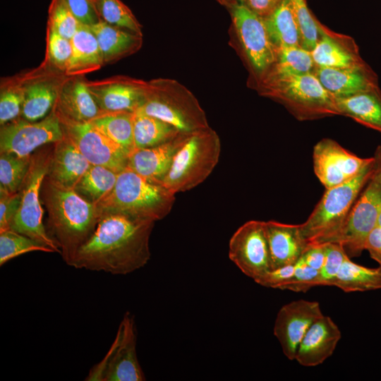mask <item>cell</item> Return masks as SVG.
<instances>
[{
  "instance_id": "c3c4849f",
  "label": "cell",
  "mask_w": 381,
  "mask_h": 381,
  "mask_svg": "<svg viewBox=\"0 0 381 381\" xmlns=\"http://www.w3.org/2000/svg\"><path fill=\"white\" fill-rule=\"evenodd\" d=\"M283 0H243V4L253 12L262 18L272 13Z\"/></svg>"
},
{
  "instance_id": "ee69618b",
  "label": "cell",
  "mask_w": 381,
  "mask_h": 381,
  "mask_svg": "<svg viewBox=\"0 0 381 381\" xmlns=\"http://www.w3.org/2000/svg\"><path fill=\"white\" fill-rule=\"evenodd\" d=\"M70 11L80 25L90 27L101 20L95 3L91 0H65Z\"/></svg>"
},
{
  "instance_id": "1f68e13d",
  "label": "cell",
  "mask_w": 381,
  "mask_h": 381,
  "mask_svg": "<svg viewBox=\"0 0 381 381\" xmlns=\"http://www.w3.org/2000/svg\"><path fill=\"white\" fill-rule=\"evenodd\" d=\"M133 112H106L92 120L97 129L114 142L121 146L129 154L134 150Z\"/></svg>"
},
{
  "instance_id": "11a10c76",
  "label": "cell",
  "mask_w": 381,
  "mask_h": 381,
  "mask_svg": "<svg viewBox=\"0 0 381 381\" xmlns=\"http://www.w3.org/2000/svg\"></svg>"
},
{
  "instance_id": "603a6c76",
  "label": "cell",
  "mask_w": 381,
  "mask_h": 381,
  "mask_svg": "<svg viewBox=\"0 0 381 381\" xmlns=\"http://www.w3.org/2000/svg\"><path fill=\"white\" fill-rule=\"evenodd\" d=\"M265 226L272 270L294 265L307 248L299 224L268 221L265 222Z\"/></svg>"
},
{
  "instance_id": "7bdbcfd3",
  "label": "cell",
  "mask_w": 381,
  "mask_h": 381,
  "mask_svg": "<svg viewBox=\"0 0 381 381\" xmlns=\"http://www.w3.org/2000/svg\"><path fill=\"white\" fill-rule=\"evenodd\" d=\"M320 271L307 265L301 258L294 265V272L282 290L306 292L318 286Z\"/></svg>"
},
{
  "instance_id": "836d02e7",
  "label": "cell",
  "mask_w": 381,
  "mask_h": 381,
  "mask_svg": "<svg viewBox=\"0 0 381 381\" xmlns=\"http://www.w3.org/2000/svg\"><path fill=\"white\" fill-rule=\"evenodd\" d=\"M32 155L20 157L13 153L1 152L0 193L13 194L20 191L29 173Z\"/></svg>"
},
{
  "instance_id": "cb8c5ba5",
  "label": "cell",
  "mask_w": 381,
  "mask_h": 381,
  "mask_svg": "<svg viewBox=\"0 0 381 381\" xmlns=\"http://www.w3.org/2000/svg\"><path fill=\"white\" fill-rule=\"evenodd\" d=\"M54 145L47 177L59 186L74 188L92 164L65 134Z\"/></svg>"
},
{
  "instance_id": "f5cc1de1",
  "label": "cell",
  "mask_w": 381,
  "mask_h": 381,
  "mask_svg": "<svg viewBox=\"0 0 381 381\" xmlns=\"http://www.w3.org/2000/svg\"><path fill=\"white\" fill-rule=\"evenodd\" d=\"M377 226L381 227V209L379 212Z\"/></svg>"
},
{
  "instance_id": "9a60e30c",
  "label": "cell",
  "mask_w": 381,
  "mask_h": 381,
  "mask_svg": "<svg viewBox=\"0 0 381 381\" xmlns=\"http://www.w3.org/2000/svg\"><path fill=\"white\" fill-rule=\"evenodd\" d=\"M315 174L329 188L357 176L373 160V157L362 158L351 152L335 140L323 138L313 147Z\"/></svg>"
},
{
  "instance_id": "f1b7e54d",
  "label": "cell",
  "mask_w": 381,
  "mask_h": 381,
  "mask_svg": "<svg viewBox=\"0 0 381 381\" xmlns=\"http://www.w3.org/2000/svg\"><path fill=\"white\" fill-rule=\"evenodd\" d=\"M270 40L277 49L301 46L300 29L289 0H283L270 16L263 18Z\"/></svg>"
},
{
  "instance_id": "bcb514c9",
  "label": "cell",
  "mask_w": 381,
  "mask_h": 381,
  "mask_svg": "<svg viewBox=\"0 0 381 381\" xmlns=\"http://www.w3.org/2000/svg\"><path fill=\"white\" fill-rule=\"evenodd\" d=\"M294 265L272 270L255 282L265 287L282 289L294 274Z\"/></svg>"
},
{
  "instance_id": "f546056e",
  "label": "cell",
  "mask_w": 381,
  "mask_h": 381,
  "mask_svg": "<svg viewBox=\"0 0 381 381\" xmlns=\"http://www.w3.org/2000/svg\"><path fill=\"white\" fill-rule=\"evenodd\" d=\"M133 130L135 149L161 145L181 133L171 125L138 110L133 112Z\"/></svg>"
},
{
  "instance_id": "b9f144b4",
  "label": "cell",
  "mask_w": 381,
  "mask_h": 381,
  "mask_svg": "<svg viewBox=\"0 0 381 381\" xmlns=\"http://www.w3.org/2000/svg\"><path fill=\"white\" fill-rule=\"evenodd\" d=\"M347 257L340 244L326 243L325 258L319 272L318 286H331Z\"/></svg>"
},
{
  "instance_id": "30bf717a",
  "label": "cell",
  "mask_w": 381,
  "mask_h": 381,
  "mask_svg": "<svg viewBox=\"0 0 381 381\" xmlns=\"http://www.w3.org/2000/svg\"><path fill=\"white\" fill-rule=\"evenodd\" d=\"M85 380H145L136 353L134 317L130 313L124 315L109 350L103 359L91 369Z\"/></svg>"
},
{
  "instance_id": "8fae6325",
  "label": "cell",
  "mask_w": 381,
  "mask_h": 381,
  "mask_svg": "<svg viewBox=\"0 0 381 381\" xmlns=\"http://www.w3.org/2000/svg\"><path fill=\"white\" fill-rule=\"evenodd\" d=\"M380 209L381 184L372 176L341 230L329 243L340 244L349 258L359 256L368 235L377 226Z\"/></svg>"
},
{
  "instance_id": "f35d334b",
  "label": "cell",
  "mask_w": 381,
  "mask_h": 381,
  "mask_svg": "<svg viewBox=\"0 0 381 381\" xmlns=\"http://www.w3.org/2000/svg\"><path fill=\"white\" fill-rule=\"evenodd\" d=\"M72 54L71 40L53 30L47 29V49L43 64L56 71L64 73Z\"/></svg>"
},
{
  "instance_id": "4316f807",
  "label": "cell",
  "mask_w": 381,
  "mask_h": 381,
  "mask_svg": "<svg viewBox=\"0 0 381 381\" xmlns=\"http://www.w3.org/2000/svg\"><path fill=\"white\" fill-rule=\"evenodd\" d=\"M72 54L64 73L66 76H80L104 66L95 35L88 26L80 25L72 39Z\"/></svg>"
},
{
  "instance_id": "f907efd6",
  "label": "cell",
  "mask_w": 381,
  "mask_h": 381,
  "mask_svg": "<svg viewBox=\"0 0 381 381\" xmlns=\"http://www.w3.org/2000/svg\"><path fill=\"white\" fill-rule=\"evenodd\" d=\"M374 176L381 184V145H378L374 153Z\"/></svg>"
},
{
  "instance_id": "7dc6e473",
  "label": "cell",
  "mask_w": 381,
  "mask_h": 381,
  "mask_svg": "<svg viewBox=\"0 0 381 381\" xmlns=\"http://www.w3.org/2000/svg\"><path fill=\"white\" fill-rule=\"evenodd\" d=\"M300 258L307 265L320 271L325 258V243L307 246Z\"/></svg>"
},
{
  "instance_id": "8d00e7d4",
  "label": "cell",
  "mask_w": 381,
  "mask_h": 381,
  "mask_svg": "<svg viewBox=\"0 0 381 381\" xmlns=\"http://www.w3.org/2000/svg\"><path fill=\"white\" fill-rule=\"evenodd\" d=\"M32 251L55 253L45 244L11 229L0 232V266L13 258Z\"/></svg>"
},
{
  "instance_id": "83f0119b",
  "label": "cell",
  "mask_w": 381,
  "mask_h": 381,
  "mask_svg": "<svg viewBox=\"0 0 381 381\" xmlns=\"http://www.w3.org/2000/svg\"><path fill=\"white\" fill-rule=\"evenodd\" d=\"M339 115L348 116L381 133V92L380 88L336 99Z\"/></svg>"
},
{
  "instance_id": "52a82bcc",
  "label": "cell",
  "mask_w": 381,
  "mask_h": 381,
  "mask_svg": "<svg viewBox=\"0 0 381 381\" xmlns=\"http://www.w3.org/2000/svg\"><path fill=\"white\" fill-rule=\"evenodd\" d=\"M147 82L145 99L137 110L171 125L182 133L210 126L198 99L184 85L170 78Z\"/></svg>"
},
{
  "instance_id": "ffe728a7",
  "label": "cell",
  "mask_w": 381,
  "mask_h": 381,
  "mask_svg": "<svg viewBox=\"0 0 381 381\" xmlns=\"http://www.w3.org/2000/svg\"><path fill=\"white\" fill-rule=\"evenodd\" d=\"M341 337L338 326L329 316L316 320L301 341L295 360L303 366L314 367L330 357Z\"/></svg>"
},
{
  "instance_id": "5bb4252c",
  "label": "cell",
  "mask_w": 381,
  "mask_h": 381,
  "mask_svg": "<svg viewBox=\"0 0 381 381\" xmlns=\"http://www.w3.org/2000/svg\"><path fill=\"white\" fill-rule=\"evenodd\" d=\"M61 121L64 134L92 165L120 173L128 165V153L91 122Z\"/></svg>"
},
{
  "instance_id": "6da1fadb",
  "label": "cell",
  "mask_w": 381,
  "mask_h": 381,
  "mask_svg": "<svg viewBox=\"0 0 381 381\" xmlns=\"http://www.w3.org/2000/svg\"><path fill=\"white\" fill-rule=\"evenodd\" d=\"M155 222L121 214L102 215L68 265L116 275L139 270L150 259V238Z\"/></svg>"
},
{
  "instance_id": "8992f818",
  "label": "cell",
  "mask_w": 381,
  "mask_h": 381,
  "mask_svg": "<svg viewBox=\"0 0 381 381\" xmlns=\"http://www.w3.org/2000/svg\"><path fill=\"white\" fill-rule=\"evenodd\" d=\"M220 153L219 137L210 126L184 133L162 184L175 195L193 189L210 175Z\"/></svg>"
},
{
  "instance_id": "3957f363",
  "label": "cell",
  "mask_w": 381,
  "mask_h": 381,
  "mask_svg": "<svg viewBox=\"0 0 381 381\" xmlns=\"http://www.w3.org/2000/svg\"><path fill=\"white\" fill-rule=\"evenodd\" d=\"M175 194L162 183H155L128 167L118 174L113 190L96 205L100 217L121 214L156 222L171 210Z\"/></svg>"
},
{
  "instance_id": "d590c367",
  "label": "cell",
  "mask_w": 381,
  "mask_h": 381,
  "mask_svg": "<svg viewBox=\"0 0 381 381\" xmlns=\"http://www.w3.org/2000/svg\"><path fill=\"white\" fill-rule=\"evenodd\" d=\"M102 21L143 35L142 25L131 9L120 0H95Z\"/></svg>"
},
{
  "instance_id": "ba28073f",
  "label": "cell",
  "mask_w": 381,
  "mask_h": 381,
  "mask_svg": "<svg viewBox=\"0 0 381 381\" xmlns=\"http://www.w3.org/2000/svg\"><path fill=\"white\" fill-rule=\"evenodd\" d=\"M52 152H44L32 155L29 173L21 188L20 207L13 217L10 229L45 244L61 253L56 241L49 236L43 224V209L41 205V188L46 177Z\"/></svg>"
},
{
  "instance_id": "60d3db41",
  "label": "cell",
  "mask_w": 381,
  "mask_h": 381,
  "mask_svg": "<svg viewBox=\"0 0 381 381\" xmlns=\"http://www.w3.org/2000/svg\"><path fill=\"white\" fill-rule=\"evenodd\" d=\"M289 1L300 29L301 47L311 51L320 37V23L309 11L306 0Z\"/></svg>"
},
{
  "instance_id": "4fadbf2b",
  "label": "cell",
  "mask_w": 381,
  "mask_h": 381,
  "mask_svg": "<svg viewBox=\"0 0 381 381\" xmlns=\"http://www.w3.org/2000/svg\"><path fill=\"white\" fill-rule=\"evenodd\" d=\"M229 258L255 282L272 270L265 222L250 220L241 225L230 238Z\"/></svg>"
},
{
  "instance_id": "d4e9b609",
  "label": "cell",
  "mask_w": 381,
  "mask_h": 381,
  "mask_svg": "<svg viewBox=\"0 0 381 381\" xmlns=\"http://www.w3.org/2000/svg\"><path fill=\"white\" fill-rule=\"evenodd\" d=\"M183 134L159 145L135 149L128 155L127 167L149 181L162 183Z\"/></svg>"
},
{
  "instance_id": "ac0fdd59",
  "label": "cell",
  "mask_w": 381,
  "mask_h": 381,
  "mask_svg": "<svg viewBox=\"0 0 381 381\" xmlns=\"http://www.w3.org/2000/svg\"><path fill=\"white\" fill-rule=\"evenodd\" d=\"M66 75L43 64L37 71L20 77L23 103L20 117L36 121L46 117L54 109L61 85Z\"/></svg>"
},
{
  "instance_id": "db71d44e",
  "label": "cell",
  "mask_w": 381,
  "mask_h": 381,
  "mask_svg": "<svg viewBox=\"0 0 381 381\" xmlns=\"http://www.w3.org/2000/svg\"><path fill=\"white\" fill-rule=\"evenodd\" d=\"M92 1H93L95 3V0H91Z\"/></svg>"
},
{
  "instance_id": "e575fe53",
  "label": "cell",
  "mask_w": 381,
  "mask_h": 381,
  "mask_svg": "<svg viewBox=\"0 0 381 381\" xmlns=\"http://www.w3.org/2000/svg\"><path fill=\"white\" fill-rule=\"evenodd\" d=\"M277 51L276 61L267 73L303 74L313 73L316 66L310 51L301 46L283 47Z\"/></svg>"
},
{
  "instance_id": "44dd1931",
  "label": "cell",
  "mask_w": 381,
  "mask_h": 381,
  "mask_svg": "<svg viewBox=\"0 0 381 381\" xmlns=\"http://www.w3.org/2000/svg\"><path fill=\"white\" fill-rule=\"evenodd\" d=\"M313 73L336 99L379 87L377 75L366 64L346 68L316 66Z\"/></svg>"
},
{
  "instance_id": "277c9868",
  "label": "cell",
  "mask_w": 381,
  "mask_h": 381,
  "mask_svg": "<svg viewBox=\"0 0 381 381\" xmlns=\"http://www.w3.org/2000/svg\"><path fill=\"white\" fill-rule=\"evenodd\" d=\"M258 84L260 95L279 102L300 121L339 115L336 98L313 73H267Z\"/></svg>"
},
{
  "instance_id": "9c48e42d",
  "label": "cell",
  "mask_w": 381,
  "mask_h": 381,
  "mask_svg": "<svg viewBox=\"0 0 381 381\" xmlns=\"http://www.w3.org/2000/svg\"><path fill=\"white\" fill-rule=\"evenodd\" d=\"M226 8L242 51L259 80L274 65L277 55L264 18L250 10L243 2L234 4Z\"/></svg>"
},
{
  "instance_id": "7402d4cb",
  "label": "cell",
  "mask_w": 381,
  "mask_h": 381,
  "mask_svg": "<svg viewBox=\"0 0 381 381\" xmlns=\"http://www.w3.org/2000/svg\"><path fill=\"white\" fill-rule=\"evenodd\" d=\"M319 40L310 51L315 66L326 68H354L365 64L353 41L330 32L319 25Z\"/></svg>"
},
{
  "instance_id": "7a4b0ae2",
  "label": "cell",
  "mask_w": 381,
  "mask_h": 381,
  "mask_svg": "<svg viewBox=\"0 0 381 381\" xmlns=\"http://www.w3.org/2000/svg\"><path fill=\"white\" fill-rule=\"evenodd\" d=\"M41 200L48 214L47 232L68 265L77 250L94 232L100 219L97 207L74 188L59 186L47 176L42 185Z\"/></svg>"
},
{
  "instance_id": "681fc988",
  "label": "cell",
  "mask_w": 381,
  "mask_h": 381,
  "mask_svg": "<svg viewBox=\"0 0 381 381\" xmlns=\"http://www.w3.org/2000/svg\"><path fill=\"white\" fill-rule=\"evenodd\" d=\"M365 250L381 267V227L377 226L370 233L365 243Z\"/></svg>"
},
{
  "instance_id": "5b68a950",
  "label": "cell",
  "mask_w": 381,
  "mask_h": 381,
  "mask_svg": "<svg viewBox=\"0 0 381 381\" xmlns=\"http://www.w3.org/2000/svg\"><path fill=\"white\" fill-rule=\"evenodd\" d=\"M374 171V158L351 180L326 188L306 221L299 224L306 246L329 243L341 230L352 206Z\"/></svg>"
},
{
  "instance_id": "d6a6232c",
  "label": "cell",
  "mask_w": 381,
  "mask_h": 381,
  "mask_svg": "<svg viewBox=\"0 0 381 381\" xmlns=\"http://www.w3.org/2000/svg\"><path fill=\"white\" fill-rule=\"evenodd\" d=\"M118 174L109 168L91 165L74 190L88 202L97 205L113 190Z\"/></svg>"
},
{
  "instance_id": "d6986e66",
  "label": "cell",
  "mask_w": 381,
  "mask_h": 381,
  "mask_svg": "<svg viewBox=\"0 0 381 381\" xmlns=\"http://www.w3.org/2000/svg\"><path fill=\"white\" fill-rule=\"evenodd\" d=\"M83 76H66L61 85L53 109L62 121L90 122L103 113Z\"/></svg>"
},
{
  "instance_id": "ab89813d",
  "label": "cell",
  "mask_w": 381,
  "mask_h": 381,
  "mask_svg": "<svg viewBox=\"0 0 381 381\" xmlns=\"http://www.w3.org/2000/svg\"><path fill=\"white\" fill-rule=\"evenodd\" d=\"M80 25L65 0H52L48 10L47 29L71 40Z\"/></svg>"
},
{
  "instance_id": "2e32d148",
  "label": "cell",
  "mask_w": 381,
  "mask_h": 381,
  "mask_svg": "<svg viewBox=\"0 0 381 381\" xmlns=\"http://www.w3.org/2000/svg\"><path fill=\"white\" fill-rule=\"evenodd\" d=\"M322 315L318 302L304 299L291 301L279 309L274 325V334L288 359L295 360L305 334Z\"/></svg>"
},
{
  "instance_id": "e0dca14e",
  "label": "cell",
  "mask_w": 381,
  "mask_h": 381,
  "mask_svg": "<svg viewBox=\"0 0 381 381\" xmlns=\"http://www.w3.org/2000/svg\"><path fill=\"white\" fill-rule=\"evenodd\" d=\"M87 87L103 113L134 112L143 104L148 82L125 75L87 80Z\"/></svg>"
},
{
  "instance_id": "74e56055",
  "label": "cell",
  "mask_w": 381,
  "mask_h": 381,
  "mask_svg": "<svg viewBox=\"0 0 381 381\" xmlns=\"http://www.w3.org/2000/svg\"><path fill=\"white\" fill-rule=\"evenodd\" d=\"M23 87L21 78L1 82L0 124L3 126L21 116Z\"/></svg>"
},
{
  "instance_id": "816d5d0a",
  "label": "cell",
  "mask_w": 381,
  "mask_h": 381,
  "mask_svg": "<svg viewBox=\"0 0 381 381\" xmlns=\"http://www.w3.org/2000/svg\"><path fill=\"white\" fill-rule=\"evenodd\" d=\"M219 4L222 5L223 6L228 8L230 6L238 3V2H243V0H216Z\"/></svg>"
},
{
  "instance_id": "f6af8a7d",
  "label": "cell",
  "mask_w": 381,
  "mask_h": 381,
  "mask_svg": "<svg viewBox=\"0 0 381 381\" xmlns=\"http://www.w3.org/2000/svg\"><path fill=\"white\" fill-rule=\"evenodd\" d=\"M22 190L7 194L0 193V232L10 229L11 223L21 202Z\"/></svg>"
},
{
  "instance_id": "4dcf8cb0",
  "label": "cell",
  "mask_w": 381,
  "mask_h": 381,
  "mask_svg": "<svg viewBox=\"0 0 381 381\" xmlns=\"http://www.w3.org/2000/svg\"><path fill=\"white\" fill-rule=\"evenodd\" d=\"M344 292L366 291L381 289V267L369 268L347 257L332 282Z\"/></svg>"
},
{
  "instance_id": "484cf974",
  "label": "cell",
  "mask_w": 381,
  "mask_h": 381,
  "mask_svg": "<svg viewBox=\"0 0 381 381\" xmlns=\"http://www.w3.org/2000/svg\"><path fill=\"white\" fill-rule=\"evenodd\" d=\"M97 39L104 66L114 63L138 52L143 35L100 20L90 27Z\"/></svg>"
},
{
  "instance_id": "7c38bea8",
  "label": "cell",
  "mask_w": 381,
  "mask_h": 381,
  "mask_svg": "<svg viewBox=\"0 0 381 381\" xmlns=\"http://www.w3.org/2000/svg\"><path fill=\"white\" fill-rule=\"evenodd\" d=\"M64 137L61 121L52 111L44 119L30 121L18 117L1 127V152L30 157L38 147L56 143Z\"/></svg>"
}]
</instances>
